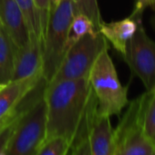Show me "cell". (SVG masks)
Instances as JSON below:
<instances>
[{"instance_id": "15", "label": "cell", "mask_w": 155, "mask_h": 155, "mask_svg": "<svg viewBox=\"0 0 155 155\" xmlns=\"http://www.w3.org/2000/svg\"><path fill=\"white\" fill-rule=\"evenodd\" d=\"M96 33H98V32L96 31L94 25L90 21V19L80 13H77L74 15L72 22L70 24L65 54L76 42H78L84 35H86L87 34L93 35Z\"/></svg>"}, {"instance_id": "10", "label": "cell", "mask_w": 155, "mask_h": 155, "mask_svg": "<svg viewBox=\"0 0 155 155\" xmlns=\"http://www.w3.org/2000/svg\"><path fill=\"white\" fill-rule=\"evenodd\" d=\"M43 78L42 74L11 81L0 86V123L8 117L23 98Z\"/></svg>"}, {"instance_id": "14", "label": "cell", "mask_w": 155, "mask_h": 155, "mask_svg": "<svg viewBox=\"0 0 155 155\" xmlns=\"http://www.w3.org/2000/svg\"><path fill=\"white\" fill-rule=\"evenodd\" d=\"M16 52V45L0 24V84H5L13 79Z\"/></svg>"}, {"instance_id": "1", "label": "cell", "mask_w": 155, "mask_h": 155, "mask_svg": "<svg viewBox=\"0 0 155 155\" xmlns=\"http://www.w3.org/2000/svg\"><path fill=\"white\" fill-rule=\"evenodd\" d=\"M90 93L89 78L62 80L47 84L46 140L54 136H62L71 144Z\"/></svg>"}, {"instance_id": "22", "label": "cell", "mask_w": 155, "mask_h": 155, "mask_svg": "<svg viewBox=\"0 0 155 155\" xmlns=\"http://www.w3.org/2000/svg\"><path fill=\"white\" fill-rule=\"evenodd\" d=\"M62 0H49V4H50V13L51 11H53L61 2Z\"/></svg>"}, {"instance_id": "13", "label": "cell", "mask_w": 155, "mask_h": 155, "mask_svg": "<svg viewBox=\"0 0 155 155\" xmlns=\"http://www.w3.org/2000/svg\"><path fill=\"white\" fill-rule=\"evenodd\" d=\"M142 19L136 20L130 15L119 21L111 23L103 22L99 32L111 44L114 49L122 55L125 53L128 42L136 32L138 23Z\"/></svg>"}, {"instance_id": "16", "label": "cell", "mask_w": 155, "mask_h": 155, "mask_svg": "<svg viewBox=\"0 0 155 155\" xmlns=\"http://www.w3.org/2000/svg\"><path fill=\"white\" fill-rule=\"evenodd\" d=\"M20 6L30 34H34L43 41V27L41 24L39 11L34 0H16Z\"/></svg>"}, {"instance_id": "18", "label": "cell", "mask_w": 155, "mask_h": 155, "mask_svg": "<svg viewBox=\"0 0 155 155\" xmlns=\"http://www.w3.org/2000/svg\"><path fill=\"white\" fill-rule=\"evenodd\" d=\"M70 148L69 142L62 136L47 139L41 145L37 155H67Z\"/></svg>"}, {"instance_id": "5", "label": "cell", "mask_w": 155, "mask_h": 155, "mask_svg": "<svg viewBox=\"0 0 155 155\" xmlns=\"http://www.w3.org/2000/svg\"><path fill=\"white\" fill-rule=\"evenodd\" d=\"M46 138L47 104L44 91L18 119L6 155H37Z\"/></svg>"}, {"instance_id": "2", "label": "cell", "mask_w": 155, "mask_h": 155, "mask_svg": "<svg viewBox=\"0 0 155 155\" xmlns=\"http://www.w3.org/2000/svg\"><path fill=\"white\" fill-rule=\"evenodd\" d=\"M151 94L146 91L129 101L114 129V155H155V143L144 132L145 108Z\"/></svg>"}, {"instance_id": "6", "label": "cell", "mask_w": 155, "mask_h": 155, "mask_svg": "<svg viewBox=\"0 0 155 155\" xmlns=\"http://www.w3.org/2000/svg\"><path fill=\"white\" fill-rule=\"evenodd\" d=\"M108 47V41L100 32L87 34L67 51L49 83L89 78L96 59Z\"/></svg>"}, {"instance_id": "7", "label": "cell", "mask_w": 155, "mask_h": 155, "mask_svg": "<svg viewBox=\"0 0 155 155\" xmlns=\"http://www.w3.org/2000/svg\"><path fill=\"white\" fill-rule=\"evenodd\" d=\"M122 57L132 75L141 79L146 91L155 89V42L147 35L142 20L127 44Z\"/></svg>"}, {"instance_id": "24", "label": "cell", "mask_w": 155, "mask_h": 155, "mask_svg": "<svg viewBox=\"0 0 155 155\" xmlns=\"http://www.w3.org/2000/svg\"><path fill=\"white\" fill-rule=\"evenodd\" d=\"M153 142H154V143H155V136H154V138H153Z\"/></svg>"}, {"instance_id": "11", "label": "cell", "mask_w": 155, "mask_h": 155, "mask_svg": "<svg viewBox=\"0 0 155 155\" xmlns=\"http://www.w3.org/2000/svg\"><path fill=\"white\" fill-rule=\"evenodd\" d=\"M98 111V101L96 95L91 89L86 108L79 122L75 135L70 144L69 154L71 155H91L90 146V132L96 117Z\"/></svg>"}, {"instance_id": "17", "label": "cell", "mask_w": 155, "mask_h": 155, "mask_svg": "<svg viewBox=\"0 0 155 155\" xmlns=\"http://www.w3.org/2000/svg\"><path fill=\"white\" fill-rule=\"evenodd\" d=\"M76 5V14L80 13L86 15L93 23L97 32H99L101 24L104 22L99 7L98 0H74Z\"/></svg>"}, {"instance_id": "19", "label": "cell", "mask_w": 155, "mask_h": 155, "mask_svg": "<svg viewBox=\"0 0 155 155\" xmlns=\"http://www.w3.org/2000/svg\"><path fill=\"white\" fill-rule=\"evenodd\" d=\"M144 132L152 139L155 136V91H151V94L145 108L144 114Z\"/></svg>"}, {"instance_id": "8", "label": "cell", "mask_w": 155, "mask_h": 155, "mask_svg": "<svg viewBox=\"0 0 155 155\" xmlns=\"http://www.w3.org/2000/svg\"><path fill=\"white\" fill-rule=\"evenodd\" d=\"M43 41L30 34L29 41L17 48L12 81L22 80L34 75H43Z\"/></svg>"}, {"instance_id": "26", "label": "cell", "mask_w": 155, "mask_h": 155, "mask_svg": "<svg viewBox=\"0 0 155 155\" xmlns=\"http://www.w3.org/2000/svg\"><path fill=\"white\" fill-rule=\"evenodd\" d=\"M0 86H1V84H0Z\"/></svg>"}, {"instance_id": "4", "label": "cell", "mask_w": 155, "mask_h": 155, "mask_svg": "<svg viewBox=\"0 0 155 155\" xmlns=\"http://www.w3.org/2000/svg\"><path fill=\"white\" fill-rule=\"evenodd\" d=\"M76 15L74 0H62L50 13L43 35V77L48 84L66 52L70 24Z\"/></svg>"}, {"instance_id": "21", "label": "cell", "mask_w": 155, "mask_h": 155, "mask_svg": "<svg viewBox=\"0 0 155 155\" xmlns=\"http://www.w3.org/2000/svg\"><path fill=\"white\" fill-rule=\"evenodd\" d=\"M148 7H153L155 9V0H136L131 16L136 20L142 19L143 12Z\"/></svg>"}, {"instance_id": "3", "label": "cell", "mask_w": 155, "mask_h": 155, "mask_svg": "<svg viewBox=\"0 0 155 155\" xmlns=\"http://www.w3.org/2000/svg\"><path fill=\"white\" fill-rule=\"evenodd\" d=\"M89 81L98 101V113L109 116H120L129 104V84L123 86L120 82L109 54V47L105 48L96 59Z\"/></svg>"}, {"instance_id": "9", "label": "cell", "mask_w": 155, "mask_h": 155, "mask_svg": "<svg viewBox=\"0 0 155 155\" xmlns=\"http://www.w3.org/2000/svg\"><path fill=\"white\" fill-rule=\"evenodd\" d=\"M0 24L10 35L17 48L23 47L29 41L27 23L16 0H0Z\"/></svg>"}, {"instance_id": "12", "label": "cell", "mask_w": 155, "mask_h": 155, "mask_svg": "<svg viewBox=\"0 0 155 155\" xmlns=\"http://www.w3.org/2000/svg\"><path fill=\"white\" fill-rule=\"evenodd\" d=\"M91 155H114V129L111 116L99 114L93 121L90 136Z\"/></svg>"}, {"instance_id": "20", "label": "cell", "mask_w": 155, "mask_h": 155, "mask_svg": "<svg viewBox=\"0 0 155 155\" xmlns=\"http://www.w3.org/2000/svg\"><path fill=\"white\" fill-rule=\"evenodd\" d=\"M35 4L39 11V15H40V19H41V24H42V27H43V35H44V32L50 15V4H49V0H34Z\"/></svg>"}, {"instance_id": "25", "label": "cell", "mask_w": 155, "mask_h": 155, "mask_svg": "<svg viewBox=\"0 0 155 155\" xmlns=\"http://www.w3.org/2000/svg\"><path fill=\"white\" fill-rule=\"evenodd\" d=\"M153 91H155V89H154V90H153Z\"/></svg>"}, {"instance_id": "23", "label": "cell", "mask_w": 155, "mask_h": 155, "mask_svg": "<svg viewBox=\"0 0 155 155\" xmlns=\"http://www.w3.org/2000/svg\"><path fill=\"white\" fill-rule=\"evenodd\" d=\"M153 25H154V27H155V17L153 19Z\"/></svg>"}]
</instances>
